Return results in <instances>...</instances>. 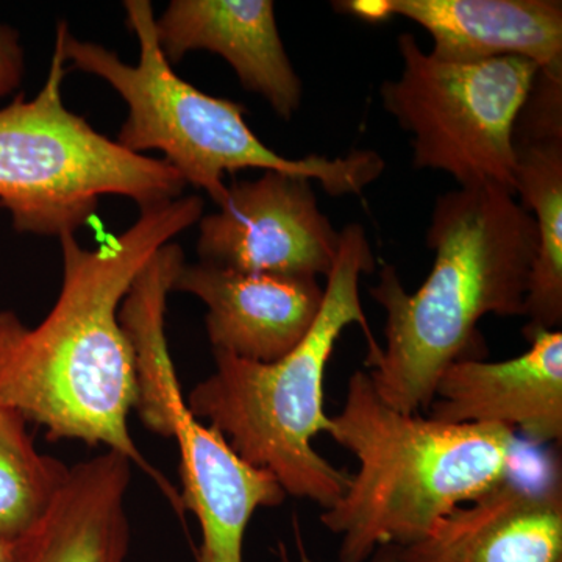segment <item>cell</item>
<instances>
[{
	"label": "cell",
	"instance_id": "1",
	"mask_svg": "<svg viewBox=\"0 0 562 562\" xmlns=\"http://www.w3.org/2000/svg\"><path fill=\"white\" fill-rule=\"evenodd\" d=\"M202 217V199L187 195L140 210L132 227L92 250L76 235L63 236L61 290L49 314L29 328L16 314L0 312V403L43 425L50 441L74 439L124 454L180 516L179 491L128 430L136 366L120 310L144 266Z\"/></svg>",
	"mask_w": 562,
	"mask_h": 562
},
{
	"label": "cell",
	"instance_id": "2",
	"mask_svg": "<svg viewBox=\"0 0 562 562\" xmlns=\"http://www.w3.org/2000/svg\"><path fill=\"white\" fill-rule=\"evenodd\" d=\"M427 244L435 262L419 290L406 292L392 266L371 290L386 312V347L364 364L383 402L406 414L430 406L454 361L480 360L482 317L524 316L538 231L513 192L482 184L439 195Z\"/></svg>",
	"mask_w": 562,
	"mask_h": 562
},
{
	"label": "cell",
	"instance_id": "3",
	"mask_svg": "<svg viewBox=\"0 0 562 562\" xmlns=\"http://www.w3.org/2000/svg\"><path fill=\"white\" fill-rule=\"evenodd\" d=\"M328 436L360 468L321 522L341 539V562H364L382 547H412L458 506L513 479L512 428L447 424L392 408L368 372L350 376Z\"/></svg>",
	"mask_w": 562,
	"mask_h": 562
},
{
	"label": "cell",
	"instance_id": "4",
	"mask_svg": "<svg viewBox=\"0 0 562 562\" xmlns=\"http://www.w3.org/2000/svg\"><path fill=\"white\" fill-rule=\"evenodd\" d=\"M368 235L360 224L341 232L338 257L324 286L313 327L290 353L273 362L241 360L214 351L216 369L187 397L192 416L227 439L255 468L271 472L288 495L328 509L341 498L350 473L314 450L313 439L330 431L324 409V376L339 336L358 324L373 339L362 312L360 279L375 271Z\"/></svg>",
	"mask_w": 562,
	"mask_h": 562
},
{
	"label": "cell",
	"instance_id": "5",
	"mask_svg": "<svg viewBox=\"0 0 562 562\" xmlns=\"http://www.w3.org/2000/svg\"><path fill=\"white\" fill-rule=\"evenodd\" d=\"M125 20L139 44V60L127 65L98 43L70 35L58 24L70 69L105 80L127 103L117 143L132 154L160 150L184 183L205 191L217 206L228 187L225 173L262 169L317 180L328 195H360L384 172L382 155L353 150L346 157H281L244 120L246 106L214 98L177 76L158 44L149 0H125Z\"/></svg>",
	"mask_w": 562,
	"mask_h": 562
},
{
	"label": "cell",
	"instance_id": "6",
	"mask_svg": "<svg viewBox=\"0 0 562 562\" xmlns=\"http://www.w3.org/2000/svg\"><path fill=\"white\" fill-rule=\"evenodd\" d=\"M66 72L57 27L44 87L31 101L21 95L0 109V206L14 231L74 235L103 195L132 199L140 210L181 198L187 183L168 161L132 154L66 109Z\"/></svg>",
	"mask_w": 562,
	"mask_h": 562
},
{
	"label": "cell",
	"instance_id": "7",
	"mask_svg": "<svg viewBox=\"0 0 562 562\" xmlns=\"http://www.w3.org/2000/svg\"><path fill=\"white\" fill-rule=\"evenodd\" d=\"M397 80L380 88L384 110L412 133L417 169L450 173L460 188L494 184L514 192L513 132L538 66L520 57L441 61L412 33L398 38Z\"/></svg>",
	"mask_w": 562,
	"mask_h": 562
},
{
	"label": "cell",
	"instance_id": "8",
	"mask_svg": "<svg viewBox=\"0 0 562 562\" xmlns=\"http://www.w3.org/2000/svg\"><path fill=\"white\" fill-rule=\"evenodd\" d=\"M133 409L151 432L179 443L181 505L201 525L199 562H244L251 516L286 498L279 480L243 460L220 431L192 416L168 351L139 361Z\"/></svg>",
	"mask_w": 562,
	"mask_h": 562
},
{
	"label": "cell",
	"instance_id": "9",
	"mask_svg": "<svg viewBox=\"0 0 562 562\" xmlns=\"http://www.w3.org/2000/svg\"><path fill=\"white\" fill-rule=\"evenodd\" d=\"M199 224L201 261L239 272L327 279L341 243L312 180L276 171L231 184L220 211Z\"/></svg>",
	"mask_w": 562,
	"mask_h": 562
},
{
	"label": "cell",
	"instance_id": "10",
	"mask_svg": "<svg viewBox=\"0 0 562 562\" xmlns=\"http://www.w3.org/2000/svg\"><path fill=\"white\" fill-rule=\"evenodd\" d=\"M512 360L454 361L436 382L428 417L447 424L502 425L532 443L561 442L562 333L539 331Z\"/></svg>",
	"mask_w": 562,
	"mask_h": 562
},
{
	"label": "cell",
	"instance_id": "11",
	"mask_svg": "<svg viewBox=\"0 0 562 562\" xmlns=\"http://www.w3.org/2000/svg\"><path fill=\"white\" fill-rule=\"evenodd\" d=\"M172 291L205 303L214 351L255 362L280 360L299 346L324 301L316 279L239 272L202 261L184 262Z\"/></svg>",
	"mask_w": 562,
	"mask_h": 562
},
{
	"label": "cell",
	"instance_id": "12",
	"mask_svg": "<svg viewBox=\"0 0 562 562\" xmlns=\"http://www.w3.org/2000/svg\"><path fill=\"white\" fill-rule=\"evenodd\" d=\"M514 192L535 220L538 250L528 280L525 338L562 322V72L538 70L513 132Z\"/></svg>",
	"mask_w": 562,
	"mask_h": 562
},
{
	"label": "cell",
	"instance_id": "13",
	"mask_svg": "<svg viewBox=\"0 0 562 562\" xmlns=\"http://www.w3.org/2000/svg\"><path fill=\"white\" fill-rule=\"evenodd\" d=\"M155 29L171 65L191 50L214 52L281 120L290 121L301 106L302 81L284 50L271 0H172Z\"/></svg>",
	"mask_w": 562,
	"mask_h": 562
},
{
	"label": "cell",
	"instance_id": "14",
	"mask_svg": "<svg viewBox=\"0 0 562 562\" xmlns=\"http://www.w3.org/2000/svg\"><path fill=\"white\" fill-rule=\"evenodd\" d=\"M405 554L408 562H562L561 484L505 480L447 514Z\"/></svg>",
	"mask_w": 562,
	"mask_h": 562
},
{
	"label": "cell",
	"instance_id": "15",
	"mask_svg": "<svg viewBox=\"0 0 562 562\" xmlns=\"http://www.w3.org/2000/svg\"><path fill=\"white\" fill-rule=\"evenodd\" d=\"M392 9L430 33L438 60L520 57L562 69L560 0H392Z\"/></svg>",
	"mask_w": 562,
	"mask_h": 562
},
{
	"label": "cell",
	"instance_id": "16",
	"mask_svg": "<svg viewBox=\"0 0 562 562\" xmlns=\"http://www.w3.org/2000/svg\"><path fill=\"white\" fill-rule=\"evenodd\" d=\"M132 465L124 454L105 450L69 468L49 512L21 539V562L127 561Z\"/></svg>",
	"mask_w": 562,
	"mask_h": 562
},
{
	"label": "cell",
	"instance_id": "17",
	"mask_svg": "<svg viewBox=\"0 0 562 562\" xmlns=\"http://www.w3.org/2000/svg\"><path fill=\"white\" fill-rule=\"evenodd\" d=\"M24 414L0 403V538L20 541L43 520L69 475L36 450Z\"/></svg>",
	"mask_w": 562,
	"mask_h": 562
},
{
	"label": "cell",
	"instance_id": "18",
	"mask_svg": "<svg viewBox=\"0 0 562 562\" xmlns=\"http://www.w3.org/2000/svg\"><path fill=\"white\" fill-rule=\"evenodd\" d=\"M24 76V52L18 33L0 22V99L20 88Z\"/></svg>",
	"mask_w": 562,
	"mask_h": 562
},
{
	"label": "cell",
	"instance_id": "19",
	"mask_svg": "<svg viewBox=\"0 0 562 562\" xmlns=\"http://www.w3.org/2000/svg\"><path fill=\"white\" fill-rule=\"evenodd\" d=\"M333 7L371 24H380L394 16L392 0H342V2H333Z\"/></svg>",
	"mask_w": 562,
	"mask_h": 562
},
{
	"label": "cell",
	"instance_id": "20",
	"mask_svg": "<svg viewBox=\"0 0 562 562\" xmlns=\"http://www.w3.org/2000/svg\"><path fill=\"white\" fill-rule=\"evenodd\" d=\"M297 543L301 562H314L312 558L308 557V553H306L301 536L299 535ZM280 562H291L283 543H280ZM371 562H408V560H406L405 547L387 546L376 550V552L372 554Z\"/></svg>",
	"mask_w": 562,
	"mask_h": 562
},
{
	"label": "cell",
	"instance_id": "21",
	"mask_svg": "<svg viewBox=\"0 0 562 562\" xmlns=\"http://www.w3.org/2000/svg\"><path fill=\"white\" fill-rule=\"evenodd\" d=\"M0 562H21V539L0 538Z\"/></svg>",
	"mask_w": 562,
	"mask_h": 562
}]
</instances>
